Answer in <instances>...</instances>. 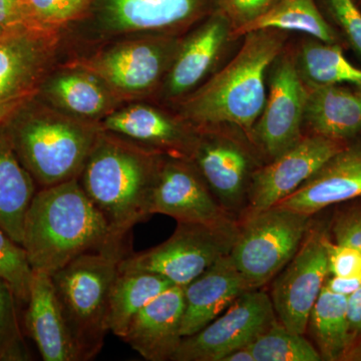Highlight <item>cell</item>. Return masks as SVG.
I'll return each instance as SVG.
<instances>
[{"mask_svg": "<svg viewBox=\"0 0 361 361\" xmlns=\"http://www.w3.org/2000/svg\"><path fill=\"white\" fill-rule=\"evenodd\" d=\"M4 28L0 27V33H1L2 32H4Z\"/></svg>", "mask_w": 361, "mask_h": 361, "instance_id": "ee69618b", "label": "cell"}, {"mask_svg": "<svg viewBox=\"0 0 361 361\" xmlns=\"http://www.w3.org/2000/svg\"><path fill=\"white\" fill-rule=\"evenodd\" d=\"M307 329L322 360H343L355 343L349 329L348 296L323 286L311 310Z\"/></svg>", "mask_w": 361, "mask_h": 361, "instance_id": "484cf974", "label": "cell"}, {"mask_svg": "<svg viewBox=\"0 0 361 361\" xmlns=\"http://www.w3.org/2000/svg\"><path fill=\"white\" fill-rule=\"evenodd\" d=\"M361 198V135L348 142L307 182L276 206L312 217L336 204Z\"/></svg>", "mask_w": 361, "mask_h": 361, "instance_id": "ac0fdd59", "label": "cell"}, {"mask_svg": "<svg viewBox=\"0 0 361 361\" xmlns=\"http://www.w3.org/2000/svg\"><path fill=\"white\" fill-rule=\"evenodd\" d=\"M303 115L304 135L348 142L361 135V92L350 85L308 89Z\"/></svg>", "mask_w": 361, "mask_h": 361, "instance_id": "603a6c76", "label": "cell"}, {"mask_svg": "<svg viewBox=\"0 0 361 361\" xmlns=\"http://www.w3.org/2000/svg\"><path fill=\"white\" fill-rule=\"evenodd\" d=\"M222 361H255L252 355L250 345L235 349L223 358Z\"/></svg>", "mask_w": 361, "mask_h": 361, "instance_id": "60d3db41", "label": "cell"}, {"mask_svg": "<svg viewBox=\"0 0 361 361\" xmlns=\"http://www.w3.org/2000/svg\"><path fill=\"white\" fill-rule=\"evenodd\" d=\"M216 0H97V18L106 32L175 35L208 18Z\"/></svg>", "mask_w": 361, "mask_h": 361, "instance_id": "e0dca14e", "label": "cell"}, {"mask_svg": "<svg viewBox=\"0 0 361 361\" xmlns=\"http://www.w3.org/2000/svg\"><path fill=\"white\" fill-rule=\"evenodd\" d=\"M149 213L192 224L222 225L235 220L214 196L194 164L171 156H164L161 160Z\"/></svg>", "mask_w": 361, "mask_h": 361, "instance_id": "9a60e30c", "label": "cell"}, {"mask_svg": "<svg viewBox=\"0 0 361 361\" xmlns=\"http://www.w3.org/2000/svg\"><path fill=\"white\" fill-rule=\"evenodd\" d=\"M183 287L173 285L157 296L130 323L123 341L148 361L172 360L184 337Z\"/></svg>", "mask_w": 361, "mask_h": 361, "instance_id": "ffe728a7", "label": "cell"}, {"mask_svg": "<svg viewBox=\"0 0 361 361\" xmlns=\"http://www.w3.org/2000/svg\"><path fill=\"white\" fill-rule=\"evenodd\" d=\"M276 0H216V11L224 14L232 27V39L238 42L240 33L263 16Z\"/></svg>", "mask_w": 361, "mask_h": 361, "instance_id": "e575fe53", "label": "cell"}, {"mask_svg": "<svg viewBox=\"0 0 361 361\" xmlns=\"http://www.w3.org/2000/svg\"><path fill=\"white\" fill-rule=\"evenodd\" d=\"M230 252L252 290L269 283L295 255L310 230L311 216L281 206L242 218Z\"/></svg>", "mask_w": 361, "mask_h": 361, "instance_id": "8992f818", "label": "cell"}, {"mask_svg": "<svg viewBox=\"0 0 361 361\" xmlns=\"http://www.w3.org/2000/svg\"><path fill=\"white\" fill-rule=\"evenodd\" d=\"M92 0H20L25 25L52 30L77 18Z\"/></svg>", "mask_w": 361, "mask_h": 361, "instance_id": "836d02e7", "label": "cell"}, {"mask_svg": "<svg viewBox=\"0 0 361 361\" xmlns=\"http://www.w3.org/2000/svg\"><path fill=\"white\" fill-rule=\"evenodd\" d=\"M325 287L341 295L349 296L361 287V278H342L331 276L327 278Z\"/></svg>", "mask_w": 361, "mask_h": 361, "instance_id": "ab89813d", "label": "cell"}, {"mask_svg": "<svg viewBox=\"0 0 361 361\" xmlns=\"http://www.w3.org/2000/svg\"><path fill=\"white\" fill-rule=\"evenodd\" d=\"M316 4L346 49L361 61V11L355 0H316Z\"/></svg>", "mask_w": 361, "mask_h": 361, "instance_id": "d6a6232c", "label": "cell"}, {"mask_svg": "<svg viewBox=\"0 0 361 361\" xmlns=\"http://www.w3.org/2000/svg\"><path fill=\"white\" fill-rule=\"evenodd\" d=\"M161 154L99 134L80 173V185L120 237L149 217Z\"/></svg>", "mask_w": 361, "mask_h": 361, "instance_id": "3957f363", "label": "cell"}, {"mask_svg": "<svg viewBox=\"0 0 361 361\" xmlns=\"http://www.w3.org/2000/svg\"><path fill=\"white\" fill-rule=\"evenodd\" d=\"M128 237L113 232L80 180L73 179L35 193L26 212L21 245L32 270L51 276L78 256Z\"/></svg>", "mask_w": 361, "mask_h": 361, "instance_id": "7a4b0ae2", "label": "cell"}, {"mask_svg": "<svg viewBox=\"0 0 361 361\" xmlns=\"http://www.w3.org/2000/svg\"><path fill=\"white\" fill-rule=\"evenodd\" d=\"M343 360L361 361V337L353 344L348 353L344 356Z\"/></svg>", "mask_w": 361, "mask_h": 361, "instance_id": "b9f144b4", "label": "cell"}, {"mask_svg": "<svg viewBox=\"0 0 361 361\" xmlns=\"http://www.w3.org/2000/svg\"><path fill=\"white\" fill-rule=\"evenodd\" d=\"M255 361H320L317 348L304 337L287 329L279 322L271 325L250 344Z\"/></svg>", "mask_w": 361, "mask_h": 361, "instance_id": "f546056e", "label": "cell"}, {"mask_svg": "<svg viewBox=\"0 0 361 361\" xmlns=\"http://www.w3.org/2000/svg\"><path fill=\"white\" fill-rule=\"evenodd\" d=\"M44 92L59 108L85 118L103 113L110 101L103 82L89 71L61 73L47 82Z\"/></svg>", "mask_w": 361, "mask_h": 361, "instance_id": "f1b7e54d", "label": "cell"}, {"mask_svg": "<svg viewBox=\"0 0 361 361\" xmlns=\"http://www.w3.org/2000/svg\"><path fill=\"white\" fill-rule=\"evenodd\" d=\"M346 144L322 135H304L288 151L262 164L252 175L241 219L290 196Z\"/></svg>", "mask_w": 361, "mask_h": 361, "instance_id": "4fadbf2b", "label": "cell"}, {"mask_svg": "<svg viewBox=\"0 0 361 361\" xmlns=\"http://www.w3.org/2000/svg\"><path fill=\"white\" fill-rule=\"evenodd\" d=\"M18 301L11 285L0 277V361L30 360L18 319Z\"/></svg>", "mask_w": 361, "mask_h": 361, "instance_id": "4dcf8cb0", "label": "cell"}, {"mask_svg": "<svg viewBox=\"0 0 361 361\" xmlns=\"http://www.w3.org/2000/svg\"><path fill=\"white\" fill-rule=\"evenodd\" d=\"M32 275L25 249L0 228V277L11 285L20 302H28Z\"/></svg>", "mask_w": 361, "mask_h": 361, "instance_id": "1f68e13d", "label": "cell"}, {"mask_svg": "<svg viewBox=\"0 0 361 361\" xmlns=\"http://www.w3.org/2000/svg\"><path fill=\"white\" fill-rule=\"evenodd\" d=\"M232 39L227 18L215 11L183 40L165 78L163 90L169 101L180 102L212 77Z\"/></svg>", "mask_w": 361, "mask_h": 361, "instance_id": "2e32d148", "label": "cell"}, {"mask_svg": "<svg viewBox=\"0 0 361 361\" xmlns=\"http://www.w3.org/2000/svg\"><path fill=\"white\" fill-rule=\"evenodd\" d=\"M52 30L26 25L0 33V127L28 106L54 52Z\"/></svg>", "mask_w": 361, "mask_h": 361, "instance_id": "30bf717a", "label": "cell"}, {"mask_svg": "<svg viewBox=\"0 0 361 361\" xmlns=\"http://www.w3.org/2000/svg\"><path fill=\"white\" fill-rule=\"evenodd\" d=\"M336 243L355 247L361 251V206L336 214L332 223Z\"/></svg>", "mask_w": 361, "mask_h": 361, "instance_id": "8d00e7d4", "label": "cell"}, {"mask_svg": "<svg viewBox=\"0 0 361 361\" xmlns=\"http://www.w3.org/2000/svg\"><path fill=\"white\" fill-rule=\"evenodd\" d=\"M260 30L298 32L345 47L336 30L322 16L316 0H276L263 16L242 30L240 39L246 33Z\"/></svg>", "mask_w": 361, "mask_h": 361, "instance_id": "83f0119b", "label": "cell"}, {"mask_svg": "<svg viewBox=\"0 0 361 361\" xmlns=\"http://www.w3.org/2000/svg\"><path fill=\"white\" fill-rule=\"evenodd\" d=\"M349 329L355 342L361 337V287L348 296Z\"/></svg>", "mask_w": 361, "mask_h": 361, "instance_id": "f35d334b", "label": "cell"}, {"mask_svg": "<svg viewBox=\"0 0 361 361\" xmlns=\"http://www.w3.org/2000/svg\"><path fill=\"white\" fill-rule=\"evenodd\" d=\"M355 4H357V6L360 7V9L361 11V0H355Z\"/></svg>", "mask_w": 361, "mask_h": 361, "instance_id": "7bdbcfd3", "label": "cell"}, {"mask_svg": "<svg viewBox=\"0 0 361 361\" xmlns=\"http://www.w3.org/2000/svg\"><path fill=\"white\" fill-rule=\"evenodd\" d=\"M25 329L44 361H80L51 276L33 270Z\"/></svg>", "mask_w": 361, "mask_h": 361, "instance_id": "7402d4cb", "label": "cell"}, {"mask_svg": "<svg viewBox=\"0 0 361 361\" xmlns=\"http://www.w3.org/2000/svg\"><path fill=\"white\" fill-rule=\"evenodd\" d=\"M180 42L176 35H161L118 44L82 68L123 94H145L164 80Z\"/></svg>", "mask_w": 361, "mask_h": 361, "instance_id": "5bb4252c", "label": "cell"}, {"mask_svg": "<svg viewBox=\"0 0 361 361\" xmlns=\"http://www.w3.org/2000/svg\"><path fill=\"white\" fill-rule=\"evenodd\" d=\"M261 158L246 134L224 126L199 129L189 160L223 208L234 215L245 209L251 177L262 165Z\"/></svg>", "mask_w": 361, "mask_h": 361, "instance_id": "ba28073f", "label": "cell"}, {"mask_svg": "<svg viewBox=\"0 0 361 361\" xmlns=\"http://www.w3.org/2000/svg\"><path fill=\"white\" fill-rule=\"evenodd\" d=\"M4 128L21 164L42 188L78 179L101 134L73 118L25 109Z\"/></svg>", "mask_w": 361, "mask_h": 361, "instance_id": "5b68a950", "label": "cell"}, {"mask_svg": "<svg viewBox=\"0 0 361 361\" xmlns=\"http://www.w3.org/2000/svg\"><path fill=\"white\" fill-rule=\"evenodd\" d=\"M128 238L82 254L51 275L59 305L77 345L80 361L94 360L108 334L109 303L120 273V263L130 253Z\"/></svg>", "mask_w": 361, "mask_h": 361, "instance_id": "277c9868", "label": "cell"}, {"mask_svg": "<svg viewBox=\"0 0 361 361\" xmlns=\"http://www.w3.org/2000/svg\"><path fill=\"white\" fill-rule=\"evenodd\" d=\"M173 285L155 273H118L109 303V331L123 339L135 316Z\"/></svg>", "mask_w": 361, "mask_h": 361, "instance_id": "4316f807", "label": "cell"}, {"mask_svg": "<svg viewBox=\"0 0 361 361\" xmlns=\"http://www.w3.org/2000/svg\"><path fill=\"white\" fill-rule=\"evenodd\" d=\"M326 237L311 224L295 255L273 281L270 298L278 322L295 334L307 330L311 310L330 275Z\"/></svg>", "mask_w": 361, "mask_h": 361, "instance_id": "7c38bea8", "label": "cell"}, {"mask_svg": "<svg viewBox=\"0 0 361 361\" xmlns=\"http://www.w3.org/2000/svg\"><path fill=\"white\" fill-rule=\"evenodd\" d=\"M289 39L282 30L246 33L234 58L179 102L180 118L198 130L227 126L249 137L265 106L271 63Z\"/></svg>", "mask_w": 361, "mask_h": 361, "instance_id": "6da1fadb", "label": "cell"}, {"mask_svg": "<svg viewBox=\"0 0 361 361\" xmlns=\"http://www.w3.org/2000/svg\"><path fill=\"white\" fill-rule=\"evenodd\" d=\"M292 45L297 71L308 89L345 85L361 92V68L344 56L345 47L310 35Z\"/></svg>", "mask_w": 361, "mask_h": 361, "instance_id": "d4e9b609", "label": "cell"}, {"mask_svg": "<svg viewBox=\"0 0 361 361\" xmlns=\"http://www.w3.org/2000/svg\"><path fill=\"white\" fill-rule=\"evenodd\" d=\"M277 322L270 295L259 289L247 291L204 329L184 337L172 360L222 361Z\"/></svg>", "mask_w": 361, "mask_h": 361, "instance_id": "8fae6325", "label": "cell"}, {"mask_svg": "<svg viewBox=\"0 0 361 361\" xmlns=\"http://www.w3.org/2000/svg\"><path fill=\"white\" fill-rule=\"evenodd\" d=\"M267 99L249 140L268 161L288 151L302 139L307 87L295 66L290 42L271 63L267 75Z\"/></svg>", "mask_w": 361, "mask_h": 361, "instance_id": "9c48e42d", "label": "cell"}, {"mask_svg": "<svg viewBox=\"0 0 361 361\" xmlns=\"http://www.w3.org/2000/svg\"><path fill=\"white\" fill-rule=\"evenodd\" d=\"M25 25L20 0H0V27L4 30Z\"/></svg>", "mask_w": 361, "mask_h": 361, "instance_id": "74e56055", "label": "cell"}, {"mask_svg": "<svg viewBox=\"0 0 361 361\" xmlns=\"http://www.w3.org/2000/svg\"><path fill=\"white\" fill-rule=\"evenodd\" d=\"M237 220L222 225L178 222L172 235L148 250L130 253L120 272H149L184 287L229 255L239 231Z\"/></svg>", "mask_w": 361, "mask_h": 361, "instance_id": "52a82bcc", "label": "cell"}, {"mask_svg": "<svg viewBox=\"0 0 361 361\" xmlns=\"http://www.w3.org/2000/svg\"><path fill=\"white\" fill-rule=\"evenodd\" d=\"M35 193V180L0 127V228L20 245L26 212Z\"/></svg>", "mask_w": 361, "mask_h": 361, "instance_id": "cb8c5ba5", "label": "cell"}, {"mask_svg": "<svg viewBox=\"0 0 361 361\" xmlns=\"http://www.w3.org/2000/svg\"><path fill=\"white\" fill-rule=\"evenodd\" d=\"M103 129L161 155L189 160L199 130L178 116L137 104L106 116Z\"/></svg>", "mask_w": 361, "mask_h": 361, "instance_id": "d6986e66", "label": "cell"}, {"mask_svg": "<svg viewBox=\"0 0 361 361\" xmlns=\"http://www.w3.org/2000/svg\"><path fill=\"white\" fill-rule=\"evenodd\" d=\"M329 274L342 278H361V251L355 247L325 240Z\"/></svg>", "mask_w": 361, "mask_h": 361, "instance_id": "d590c367", "label": "cell"}, {"mask_svg": "<svg viewBox=\"0 0 361 361\" xmlns=\"http://www.w3.org/2000/svg\"><path fill=\"white\" fill-rule=\"evenodd\" d=\"M249 290L252 289L230 254L221 258L200 276L183 287L184 314L180 334L183 337L193 336Z\"/></svg>", "mask_w": 361, "mask_h": 361, "instance_id": "44dd1931", "label": "cell"}]
</instances>
